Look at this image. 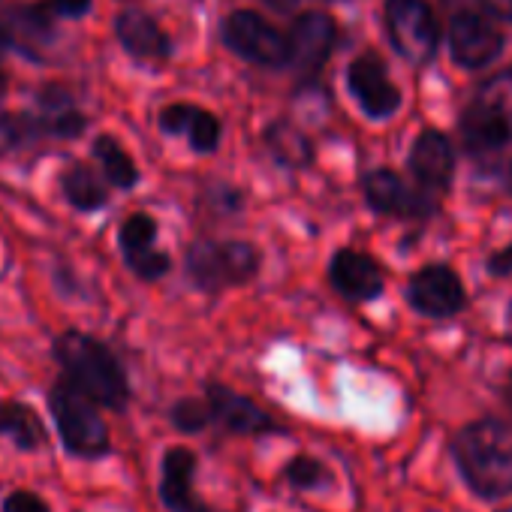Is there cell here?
<instances>
[{
	"instance_id": "4fadbf2b",
	"label": "cell",
	"mask_w": 512,
	"mask_h": 512,
	"mask_svg": "<svg viewBox=\"0 0 512 512\" xmlns=\"http://www.w3.org/2000/svg\"><path fill=\"white\" fill-rule=\"evenodd\" d=\"M199 455L190 446H169L160 461V500L169 512H196L205 503L193 491Z\"/></svg>"
},
{
	"instance_id": "74e56055",
	"label": "cell",
	"mask_w": 512,
	"mask_h": 512,
	"mask_svg": "<svg viewBox=\"0 0 512 512\" xmlns=\"http://www.w3.org/2000/svg\"><path fill=\"white\" fill-rule=\"evenodd\" d=\"M196 512H214L211 506H202V509H196Z\"/></svg>"
},
{
	"instance_id": "5bb4252c",
	"label": "cell",
	"mask_w": 512,
	"mask_h": 512,
	"mask_svg": "<svg viewBox=\"0 0 512 512\" xmlns=\"http://www.w3.org/2000/svg\"><path fill=\"white\" fill-rule=\"evenodd\" d=\"M365 199L374 211L392 217H425L431 214V193L413 190L398 172L374 169L365 178Z\"/></svg>"
},
{
	"instance_id": "9c48e42d",
	"label": "cell",
	"mask_w": 512,
	"mask_h": 512,
	"mask_svg": "<svg viewBox=\"0 0 512 512\" xmlns=\"http://www.w3.org/2000/svg\"><path fill=\"white\" fill-rule=\"evenodd\" d=\"M205 401L211 410V425H217L226 434L263 437V434H281L284 431L253 398H247V395H241L223 383H208Z\"/></svg>"
},
{
	"instance_id": "7a4b0ae2",
	"label": "cell",
	"mask_w": 512,
	"mask_h": 512,
	"mask_svg": "<svg viewBox=\"0 0 512 512\" xmlns=\"http://www.w3.org/2000/svg\"><path fill=\"white\" fill-rule=\"evenodd\" d=\"M55 359L64 380L88 395L97 407L124 410L130 404V380L118 356L85 332H64L55 341Z\"/></svg>"
},
{
	"instance_id": "52a82bcc",
	"label": "cell",
	"mask_w": 512,
	"mask_h": 512,
	"mask_svg": "<svg viewBox=\"0 0 512 512\" xmlns=\"http://www.w3.org/2000/svg\"><path fill=\"white\" fill-rule=\"evenodd\" d=\"M386 34L410 64H425L437 52V19L425 0H386Z\"/></svg>"
},
{
	"instance_id": "484cf974",
	"label": "cell",
	"mask_w": 512,
	"mask_h": 512,
	"mask_svg": "<svg viewBox=\"0 0 512 512\" xmlns=\"http://www.w3.org/2000/svg\"><path fill=\"white\" fill-rule=\"evenodd\" d=\"M266 142H269V148H272V154L278 157V160H284V163H290V166H299V163H305L308 157H311V145H308V139L299 133V130H293V127H287V124H272L269 130H266Z\"/></svg>"
},
{
	"instance_id": "cb8c5ba5",
	"label": "cell",
	"mask_w": 512,
	"mask_h": 512,
	"mask_svg": "<svg viewBox=\"0 0 512 512\" xmlns=\"http://www.w3.org/2000/svg\"><path fill=\"white\" fill-rule=\"evenodd\" d=\"M284 479L287 485H293L296 491H326L335 485V473L326 461L314 458V455H293L284 464Z\"/></svg>"
},
{
	"instance_id": "d6a6232c",
	"label": "cell",
	"mask_w": 512,
	"mask_h": 512,
	"mask_svg": "<svg viewBox=\"0 0 512 512\" xmlns=\"http://www.w3.org/2000/svg\"><path fill=\"white\" fill-rule=\"evenodd\" d=\"M479 4H482L491 16H497V19H503V22H512V0H479Z\"/></svg>"
},
{
	"instance_id": "ba28073f",
	"label": "cell",
	"mask_w": 512,
	"mask_h": 512,
	"mask_svg": "<svg viewBox=\"0 0 512 512\" xmlns=\"http://www.w3.org/2000/svg\"><path fill=\"white\" fill-rule=\"evenodd\" d=\"M335 43H338V25L329 13H320V10L302 13V16H296L293 28L287 34V49H290L287 64H293V70L302 79H311L332 58Z\"/></svg>"
},
{
	"instance_id": "2e32d148",
	"label": "cell",
	"mask_w": 512,
	"mask_h": 512,
	"mask_svg": "<svg viewBox=\"0 0 512 512\" xmlns=\"http://www.w3.org/2000/svg\"><path fill=\"white\" fill-rule=\"evenodd\" d=\"M410 169L425 193H440L452 184L455 151L440 130H422L410 151Z\"/></svg>"
},
{
	"instance_id": "277c9868",
	"label": "cell",
	"mask_w": 512,
	"mask_h": 512,
	"mask_svg": "<svg viewBox=\"0 0 512 512\" xmlns=\"http://www.w3.org/2000/svg\"><path fill=\"white\" fill-rule=\"evenodd\" d=\"M49 413L67 455L82 461H100L112 452V434L100 416V407L67 380H58L49 389Z\"/></svg>"
},
{
	"instance_id": "9a60e30c",
	"label": "cell",
	"mask_w": 512,
	"mask_h": 512,
	"mask_svg": "<svg viewBox=\"0 0 512 512\" xmlns=\"http://www.w3.org/2000/svg\"><path fill=\"white\" fill-rule=\"evenodd\" d=\"M329 278H332V287L350 302H371L386 287L383 269L371 260L368 253H359V250H350V247L338 250L332 256Z\"/></svg>"
},
{
	"instance_id": "8fae6325",
	"label": "cell",
	"mask_w": 512,
	"mask_h": 512,
	"mask_svg": "<svg viewBox=\"0 0 512 512\" xmlns=\"http://www.w3.org/2000/svg\"><path fill=\"white\" fill-rule=\"evenodd\" d=\"M347 85H350L356 103L362 106V112L371 115V118H389V115H395L401 109V91L389 79L383 61L377 55H371V52L359 55L350 64Z\"/></svg>"
},
{
	"instance_id": "ac0fdd59",
	"label": "cell",
	"mask_w": 512,
	"mask_h": 512,
	"mask_svg": "<svg viewBox=\"0 0 512 512\" xmlns=\"http://www.w3.org/2000/svg\"><path fill=\"white\" fill-rule=\"evenodd\" d=\"M160 130L163 133H181L187 136L190 148L199 154H211L220 142V121L199 106L190 103H172L160 112Z\"/></svg>"
},
{
	"instance_id": "e0dca14e",
	"label": "cell",
	"mask_w": 512,
	"mask_h": 512,
	"mask_svg": "<svg viewBox=\"0 0 512 512\" xmlns=\"http://www.w3.org/2000/svg\"><path fill=\"white\" fill-rule=\"evenodd\" d=\"M115 34H118V43L139 61H169L172 55V40L139 7H124L115 16Z\"/></svg>"
},
{
	"instance_id": "d4e9b609",
	"label": "cell",
	"mask_w": 512,
	"mask_h": 512,
	"mask_svg": "<svg viewBox=\"0 0 512 512\" xmlns=\"http://www.w3.org/2000/svg\"><path fill=\"white\" fill-rule=\"evenodd\" d=\"M118 238H121V253H124V260H127V266H130L133 260H139V256H145L148 250H154V241H157V220H154L151 214L136 211V214H130V217L121 223Z\"/></svg>"
},
{
	"instance_id": "1f68e13d",
	"label": "cell",
	"mask_w": 512,
	"mask_h": 512,
	"mask_svg": "<svg viewBox=\"0 0 512 512\" xmlns=\"http://www.w3.org/2000/svg\"><path fill=\"white\" fill-rule=\"evenodd\" d=\"M488 272L491 275H509L512 272V244L491 256V260H488Z\"/></svg>"
},
{
	"instance_id": "3957f363",
	"label": "cell",
	"mask_w": 512,
	"mask_h": 512,
	"mask_svg": "<svg viewBox=\"0 0 512 512\" xmlns=\"http://www.w3.org/2000/svg\"><path fill=\"white\" fill-rule=\"evenodd\" d=\"M461 136L467 154L485 169L512 166V70L479 85L464 112Z\"/></svg>"
},
{
	"instance_id": "d590c367",
	"label": "cell",
	"mask_w": 512,
	"mask_h": 512,
	"mask_svg": "<svg viewBox=\"0 0 512 512\" xmlns=\"http://www.w3.org/2000/svg\"><path fill=\"white\" fill-rule=\"evenodd\" d=\"M506 398H509V404H512V371H509V380H506Z\"/></svg>"
},
{
	"instance_id": "ffe728a7",
	"label": "cell",
	"mask_w": 512,
	"mask_h": 512,
	"mask_svg": "<svg viewBox=\"0 0 512 512\" xmlns=\"http://www.w3.org/2000/svg\"><path fill=\"white\" fill-rule=\"evenodd\" d=\"M0 437H7L19 452H40L49 443L43 419L22 401H0Z\"/></svg>"
},
{
	"instance_id": "f546056e",
	"label": "cell",
	"mask_w": 512,
	"mask_h": 512,
	"mask_svg": "<svg viewBox=\"0 0 512 512\" xmlns=\"http://www.w3.org/2000/svg\"><path fill=\"white\" fill-rule=\"evenodd\" d=\"M169 256L166 253H160L157 247L154 250H148L145 256H139V260H133L130 263V269L139 275V278H145V281H157V278H163L166 272H169Z\"/></svg>"
},
{
	"instance_id": "83f0119b",
	"label": "cell",
	"mask_w": 512,
	"mask_h": 512,
	"mask_svg": "<svg viewBox=\"0 0 512 512\" xmlns=\"http://www.w3.org/2000/svg\"><path fill=\"white\" fill-rule=\"evenodd\" d=\"M37 136H43L40 127H37V118L22 115V112L0 115V151H13L19 145H28Z\"/></svg>"
},
{
	"instance_id": "603a6c76",
	"label": "cell",
	"mask_w": 512,
	"mask_h": 512,
	"mask_svg": "<svg viewBox=\"0 0 512 512\" xmlns=\"http://www.w3.org/2000/svg\"><path fill=\"white\" fill-rule=\"evenodd\" d=\"M94 157L103 166V175L115 184V187H133L139 181V169L133 163V157L124 151V145L115 136H97L94 139Z\"/></svg>"
},
{
	"instance_id": "8992f818",
	"label": "cell",
	"mask_w": 512,
	"mask_h": 512,
	"mask_svg": "<svg viewBox=\"0 0 512 512\" xmlns=\"http://www.w3.org/2000/svg\"><path fill=\"white\" fill-rule=\"evenodd\" d=\"M223 43L238 58L256 67H284L290 61L287 34L253 10H235L223 22Z\"/></svg>"
},
{
	"instance_id": "4dcf8cb0",
	"label": "cell",
	"mask_w": 512,
	"mask_h": 512,
	"mask_svg": "<svg viewBox=\"0 0 512 512\" xmlns=\"http://www.w3.org/2000/svg\"><path fill=\"white\" fill-rule=\"evenodd\" d=\"M43 10L49 16H64V19H79L91 10V0H43Z\"/></svg>"
},
{
	"instance_id": "5b68a950",
	"label": "cell",
	"mask_w": 512,
	"mask_h": 512,
	"mask_svg": "<svg viewBox=\"0 0 512 512\" xmlns=\"http://www.w3.org/2000/svg\"><path fill=\"white\" fill-rule=\"evenodd\" d=\"M260 269V253L247 241H196L187 250V275L205 293L247 284Z\"/></svg>"
},
{
	"instance_id": "7402d4cb",
	"label": "cell",
	"mask_w": 512,
	"mask_h": 512,
	"mask_svg": "<svg viewBox=\"0 0 512 512\" xmlns=\"http://www.w3.org/2000/svg\"><path fill=\"white\" fill-rule=\"evenodd\" d=\"M61 187H64V196L73 208L79 211H97L106 205L109 193H106V184L100 181V175L85 166V163H76L64 172L61 178Z\"/></svg>"
},
{
	"instance_id": "30bf717a",
	"label": "cell",
	"mask_w": 512,
	"mask_h": 512,
	"mask_svg": "<svg viewBox=\"0 0 512 512\" xmlns=\"http://www.w3.org/2000/svg\"><path fill=\"white\" fill-rule=\"evenodd\" d=\"M407 302L422 317L446 320L464 308V287L449 266H425L413 275L407 287Z\"/></svg>"
},
{
	"instance_id": "8d00e7d4",
	"label": "cell",
	"mask_w": 512,
	"mask_h": 512,
	"mask_svg": "<svg viewBox=\"0 0 512 512\" xmlns=\"http://www.w3.org/2000/svg\"><path fill=\"white\" fill-rule=\"evenodd\" d=\"M4 94H7V76L0 73V97H4Z\"/></svg>"
},
{
	"instance_id": "d6986e66",
	"label": "cell",
	"mask_w": 512,
	"mask_h": 512,
	"mask_svg": "<svg viewBox=\"0 0 512 512\" xmlns=\"http://www.w3.org/2000/svg\"><path fill=\"white\" fill-rule=\"evenodd\" d=\"M37 127L58 139H76L88 127V118L76 109V100L67 91L46 88L37 100Z\"/></svg>"
},
{
	"instance_id": "836d02e7",
	"label": "cell",
	"mask_w": 512,
	"mask_h": 512,
	"mask_svg": "<svg viewBox=\"0 0 512 512\" xmlns=\"http://www.w3.org/2000/svg\"><path fill=\"white\" fill-rule=\"evenodd\" d=\"M10 49H13V40H10V31H7V22H4V16H0V58L10 55Z\"/></svg>"
},
{
	"instance_id": "e575fe53",
	"label": "cell",
	"mask_w": 512,
	"mask_h": 512,
	"mask_svg": "<svg viewBox=\"0 0 512 512\" xmlns=\"http://www.w3.org/2000/svg\"><path fill=\"white\" fill-rule=\"evenodd\" d=\"M263 4H269V7L278 10V13H293L299 0H263Z\"/></svg>"
},
{
	"instance_id": "4316f807",
	"label": "cell",
	"mask_w": 512,
	"mask_h": 512,
	"mask_svg": "<svg viewBox=\"0 0 512 512\" xmlns=\"http://www.w3.org/2000/svg\"><path fill=\"white\" fill-rule=\"evenodd\" d=\"M169 422L181 434H202L211 425V410L205 398H178L169 410Z\"/></svg>"
},
{
	"instance_id": "6da1fadb",
	"label": "cell",
	"mask_w": 512,
	"mask_h": 512,
	"mask_svg": "<svg viewBox=\"0 0 512 512\" xmlns=\"http://www.w3.org/2000/svg\"><path fill=\"white\" fill-rule=\"evenodd\" d=\"M449 461L479 503L512 497V422L476 416L449 437Z\"/></svg>"
},
{
	"instance_id": "7c38bea8",
	"label": "cell",
	"mask_w": 512,
	"mask_h": 512,
	"mask_svg": "<svg viewBox=\"0 0 512 512\" xmlns=\"http://www.w3.org/2000/svg\"><path fill=\"white\" fill-rule=\"evenodd\" d=\"M449 49L461 67L479 70L500 55L503 34L488 19L476 16V13H458L449 22Z\"/></svg>"
},
{
	"instance_id": "44dd1931",
	"label": "cell",
	"mask_w": 512,
	"mask_h": 512,
	"mask_svg": "<svg viewBox=\"0 0 512 512\" xmlns=\"http://www.w3.org/2000/svg\"><path fill=\"white\" fill-rule=\"evenodd\" d=\"M4 22H7L13 49H19L22 55L37 58V52L52 40V22H49V13L43 7H37V10H10L4 16Z\"/></svg>"
},
{
	"instance_id": "f1b7e54d",
	"label": "cell",
	"mask_w": 512,
	"mask_h": 512,
	"mask_svg": "<svg viewBox=\"0 0 512 512\" xmlns=\"http://www.w3.org/2000/svg\"><path fill=\"white\" fill-rule=\"evenodd\" d=\"M0 512H52V506L31 488H13L0 503Z\"/></svg>"
}]
</instances>
